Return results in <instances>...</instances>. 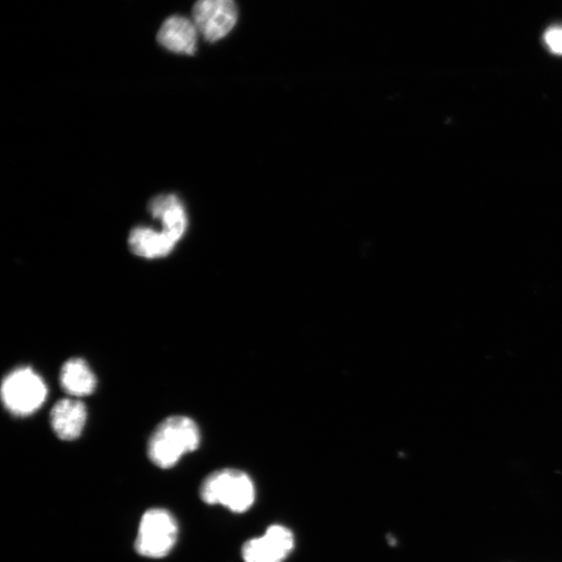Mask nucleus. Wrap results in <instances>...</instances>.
<instances>
[{
	"mask_svg": "<svg viewBox=\"0 0 562 562\" xmlns=\"http://www.w3.org/2000/svg\"><path fill=\"white\" fill-rule=\"evenodd\" d=\"M200 442V429L193 419L171 416L152 432L147 454L152 464L161 469H171L184 455L196 451Z\"/></svg>",
	"mask_w": 562,
	"mask_h": 562,
	"instance_id": "f257e3e1",
	"label": "nucleus"
},
{
	"mask_svg": "<svg viewBox=\"0 0 562 562\" xmlns=\"http://www.w3.org/2000/svg\"><path fill=\"white\" fill-rule=\"evenodd\" d=\"M255 487L250 476L234 469L219 470L201 484L200 496L210 505H222L234 513H245L255 501Z\"/></svg>",
	"mask_w": 562,
	"mask_h": 562,
	"instance_id": "f03ea898",
	"label": "nucleus"
},
{
	"mask_svg": "<svg viewBox=\"0 0 562 562\" xmlns=\"http://www.w3.org/2000/svg\"><path fill=\"white\" fill-rule=\"evenodd\" d=\"M47 394L45 381L30 367L16 368L3 380L4 405L16 417H28L39 411Z\"/></svg>",
	"mask_w": 562,
	"mask_h": 562,
	"instance_id": "7ed1b4c3",
	"label": "nucleus"
},
{
	"mask_svg": "<svg viewBox=\"0 0 562 562\" xmlns=\"http://www.w3.org/2000/svg\"><path fill=\"white\" fill-rule=\"evenodd\" d=\"M178 526L168 510L150 509L143 516L136 540V551L147 558H163L174 548Z\"/></svg>",
	"mask_w": 562,
	"mask_h": 562,
	"instance_id": "20e7f679",
	"label": "nucleus"
},
{
	"mask_svg": "<svg viewBox=\"0 0 562 562\" xmlns=\"http://www.w3.org/2000/svg\"><path fill=\"white\" fill-rule=\"evenodd\" d=\"M192 16L199 34L214 43L234 30L238 8L234 0H197Z\"/></svg>",
	"mask_w": 562,
	"mask_h": 562,
	"instance_id": "39448f33",
	"label": "nucleus"
},
{
	"mask_svg": "<svg viewBox=\"0 0 562 562\" xmlns=\"http://www.w3.org/2000/svg\"><path fill=\"white\" fill-rule=\"evenodd\" d=\"M294 546L292 531L285 526L273 525L261 538L248 541L242 555L245 562H284Z\"/></svg>",
	"mask_w": 562,
	"mask_h": 562,
	"instance_id": "423d86ee",
	"label": "nucleus"
},
{
	"mask_svg": "<svg viewBox=\"0 0 562 562\" xmlns=\"http://www.w3.org/2000/svg\"><path fill=\"white\" fill-rule=\"evenodd\" d=\"M88 419L86 405L78 399L58 401L50 413V426L63 441H74L82 436Z\"/></svg>",
	"mask_w": 562,
	"mask_h": 562,
	"instance_id": "0eeeda50",
	"label": "nucleus"
},
{
	"mask_svg": "<svg viewBox=\"0 0 562 562\" xmlns=\"http://www.w3.org/2000/svg\"><path fill=\"white\" fill-rule=\"evenodd\" d=\"M149 213L152 218L162 223V231L180 241L188 228V217L184 204L180 198L173 194L160 195L149 203Z\"/></svg>",
	"mask_w": 562,
	"mask_h": 562,
	"instance_id": "6e6552de",
	"label": "nucleus"
},
{
	"mask_svg": "<svg viewBox=\"0 0 562 562\" xmlns=\"http://www.w3.org/2000/svg\"><path fill=\"white\" fill-rule=\"evenodd\" d=\"M198 34L193 21L172 16L163 23L158 41L172 53L192 56L196 53Z\"/></svg>",
	"mask_w": 562,
	"mask_h": 562,
	"instance_id": "1a4fd4ad",
	"label": "nucleus"
},
{
	"mask_svg": "<svg viewBox=\"0 0 562 562\" xmlns=\"http://www.w3.org/2000/svg\"><path fill=\"white\" fill-rule=\"evenodd\" d=\"M177 242L165 232L140 226L133 229L129 245L134 254L143 259L156 260L167 257Z\"/></svg>",
	"mask_w": 562,
	"mask_h": 562,
	"instance_id": "9d476101",
	"label": "nucleus"
},
{
	"mask_svg": "<svg viewBox=\"0 0 562 562\" xmlns=\"http://www.w3.org/2000/svg\"><path fill=\"white\" fill-rule=\"evenodd\" d=\"M60 383L66 394L73 398H80L89 396L95 391L97 380L85 360L73 357L63 365Z\"/></svg>",
	"mask_w": 562,
	"mask_h": 562,
	"instance_id": "9b49d317",
	"label": "nucleus"
},
{
	"mask_svg": "<svg viewBox=\"0 0 562 562\" xmlns=\"http://www.w3.org/2000/svg\"><path fill=\"white\" fill-rule=\"evenodd\" d=\"M544 42L552 54L562 56V25H554L544 34Z\"/></svg>",
	"mask_w": 562,
	"mask_h": 562,
	"instance_id": "f8f14e48",
	"label": "nucleus"
}]
</instances>
